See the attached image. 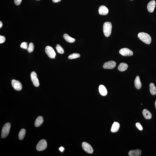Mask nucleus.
I'll use <instances>...</instances> for the list:
<instances>
[{
  "label": "nucleus",
  "instance_id": "nucleus-1",
  "mask_svg": "<svg viewBox=\"0 0 156 156\" xmlns=\"http://www.w3.org/2000/svg\"><path fill=\"white\" fill-rule=\"evenodd\" d=\"M138 36L140 40L146 44H150L151 43V38L149 34L145 32H140L138 34Z\"/></svg>",
  "mask_w": 156,
  "mask_h": 156
},
{
  "label": "nucleus",
  "instance_id": "nucleus-2",
  "mask_svg": "<svg viewBox=\"0 0 156 156\" xmlns=\"http://www.w3.org/2000/svg\"><path fill=\"white\" fill-rule=\"evenodd\" d=\"M112 24L109 22L104 23L103 25V32L105 36L108 37L110 36L111 33Z\"/></svg>",
  "mask_w": 156,
  "mask_h": 156
},
{
  "label": "nucleus",
  "instance_id": "nucleus-3",
  "mask_svg": "<svg viewBox=\"0 0 156 156\" xmlns=\"http://www.w3.org/2000/svg\"><path fill=\"white\" fill-rule=\"evenodd\" d=\"M11 127V125L9 123L5 124L2 129L1 137L4 138L7 136L9 133Z\"/></svg>",
  "mask_w": 156,
  "mask_h": 156
},
{
  "label": "nucleus",
  "instance_id": "nucleus-4",
  "mask_svg": "<svg viewBox=\"0 0 156 156\" xmlns=\"http://www.w3.org/2000/svg\"><path fill=\"white\" fill-rule=\"evenodd\" d=\"M45 52L49 58H55L56 53L52 47L50 46H47L45 48Z\"/></svg>",
  "mask_w": 156,
  "mask_h": 156
},
{
  "label": "nucleus",
  "instance_id": "nucleus-5",
  "mask_svg": "<svg viewBox=\"0 0 156 156\" xmlns=\"http://www.w3.org/2000/svg\"><path fill=\"white\" fill-rule=\"evenodd\" d=\"M47 147V143L46 140L42 139L40 141L37 145L36 149L39 151H42L46 149Z\"/></svg>",
  "mask_w": 156,
  "mask_h": 156
},
{
  "label": "nucleus",
  "instance_id": "nucleus-6",
  "mask_svg": "<svg viewBox=\"0 0 156 156\" xmlns=\"http://www.w3.org/2000/svg\"><path fill=\"white\" fill-rule=\"evenodd\" d=\"M82 147L83 150L88 154H92L94 152V150L92 146L88 143L85 142L82 143Z\"/></svg>",
  "mask_w": 156,
  "mask_h": 156
},
{
  "label": "nucleus",
  "instance_id": "nucleus-7",
  "mask_svg": "<svg viewBox=\"0 0 156 156\" xmlns=\"http://www.w3.org/2000/svg\"><path fill=\"white\" fill-rule=\"evenodd\" d=\"M31 78L34 85L36 87H39V80L37 77V75L35 72H33L31 73Z\"/></svg>",
  "mask_w": 156,
  "mask_h": 156
},
{
  "label": "nucleus",
  "instance_id": "nucleus-8",
  "mask_svg": "<svg viewBox=\"0 0 156 156\" xmlns=\"http://www.w3.org/2000/svg\"><path fill=\"white\" fill-rule=\"evenodd\" d=\"M120 54L125 57H130L133 54V52L130 49L127 48L121 49L119 51Z\"/></svg>",
  "mask_w": 156,
  "mask_h": 156
},
{
  "label": "nucleus",
  "instance_id": "nucleus-9",
  "mask_svg": "<svg viewBox=\"0 0 156 156\" xmlns=\"http://www.w3.org/2000/svg\"><path fill=\"white\" fill-rule=\"evenodd\" d=\"M11 84L12 87L16 91H20L22 88V85L20 82L18 81L15 80H12Z\"/></svg>",
  "mask_w": 156,
  "mask_h": 156
},
{
  "label": "nucleus",
  "instance_id": "nucleus-10",
  "mask_svg": "<svg viewBox=\"0 0 156 156\" xmlns=\"http://www.w3.org/2000/svg\"><path fill=\"white\" fill-rule=\"evenodd\" d=\"M116 65L115 62L111 61L105 63L104 64L103 67L105 69H113L115 68Z\"/></svg>",
  "mask_w": 156,
  "mask_h": 156
},
{
  "label": "nucleus",
  "instance_id": "nucleus-11",
  "mask_svg": "<svg viewBox=\"0 0 156 156\" xmlns=\"http://www.w3.org/2000/svg\"><path fill=\"white\" fill-rule=\"evenodd\" d=\"M98 11L99 14L103 16H106L107 15L109 12V9L106 6L103 5L100 7Z\"/></svg>",
  "mask_w": 156,
  "mask_h": 156
},
{
  "label": "nucleus",
  "instance_id": "nucleus-12",
  "mask_svg": "<svg viewBox=\"0 0 156 156\" xmlns=\"http://www.w3.org/2000/svg\"><path fill=\"white\" fill-rule=\"evenodd\" d=\"M156 4L155 1L154 0H152L147 5V9L149 12L151 13L154 12Z\"/></svg>",
  "mask_w": 156,
  "mask_h": 156
},
{
  "label": "nucleus",
  "instance_id": "nucleus-13",
  "mask_svg": "<svg viewBox=\"0 0 156 156\" xmlns=\"http://www.w3.org/2000/svg\"><path fill=\"white\" fill-rule=\"evenodd\" d=\"M141 151L140 150H131L128 153V155L130 156H141Z\"/></svg>",
  "mask_w": 156,
  "mask_h": 156
},
{
  "label": "nucleus",
  "instance_id": "nucleus-14",
  "mask_svg": "<svg viewBox=\"0 0 156 156\" xmlns=\"http://www.w3.org/2000/svg\"><path fill=\"white\" fill-rule=\"evenodd\" d=\"M100 94L103 96H105L107 94V91L106 88L102 85H100L99 88Z\"/></svg>",
  "mask_w": 156,
  "mask_h": 156
},
{
  "label": "nucleus",
  "instance_id": "nucleus-15",
  "mask_svg": "<svg viewBox=\"0 0 156 156\" xmlns=\"http://www.w3.org/2000/svg\"><path fill=\"white\" fill-rule=\"evenodd\" d=\"M135 87L138 89H140L141 88L142 84L141 82L139 77L136 76L135 81Z\"/></svg>",
  "mask_w": 156,
  "mask_h": 156
},
{
  "label": "nucleus",
  "instance_id": "nucleus-16",
  "mask_svg": "<svg viewBox=\"0 0 156 156\" xmlns=\"http://www.w3.org/2000/svg\"><path fill=\"white\" fill-rule=\"evenodd\" d=\"M143 114L145 118L147 120H150L151 118V113L147 109H145L143 110Z\"/></svg>",
  "mask_w": 156,
  "mask_h": 156
},
{
  "label": "nucleus",
  "instance_id": "nucleus-17",
  "mask_svg": "<svg viewBox=\"0 0 156 156\" xmlns=\"http://www.w3.org/2000/svg\"><path fill=\"white\" fill-rule=\"evenodd\" d=\"M120 125L118 123L114 122L112 125L111 131L112 132H116L119 130Z\"/></svg>",
  "mask_w": 156,
  "mask_h": 156
},
{
  "label": "nucleus",
  "instance_id": "nucleus-18",
  "mask_svg": "<svg viewBox=\"0 0 156 156\" xmlns=\"http://www.w3.org/2000/svg\"><path fill=\"white\" fill-rule=\"evenodd\" d=\"M43 122V117L42 116H39L37 118L36 120L35 125V127H39L41 126Z\"/></svg>",
  "mask_w": 156,
  "mask_h": 156
},
{
  "label": "nucleus",
  "instance_id": "nucleus-19",
  "mask_svg": "<svg viewBox=\"0 0 156 156\" xmlns=\"http://www.w3.org/2000/svg\"><path fill=\"white\" fill-rule=\"evenodd\" d=\"M128 65L127 64L124 63H121L119 65L118 69L120 72H124L126 70L128 69Z\"/></svg>",
  "mask_w": 156,
  "mask_h": 156
},
{
  "label": "nucleus",
  "instance_id": "nucleus-20",
  "mask_svg": "<svg viewBox=\"0 0 156 156\" xmlns=\"http://www.w3.org/2000/svg\"><path fill=\"white\" fill-rule=\"evenodd\" d=\"M63 37L64 39L67 42L69 43H73L75 41V39L74 38L71 37L67 34H64L63 35Z\"/></svg>",
  "mask_w": 156,
  "mask_h": 156
},
{
  "label": "nucleus",
  "instance_id": "nucleus-21",
  "mask_svg": "<svg viewBox=\"0 0 156 156\" xmlns=\"http://www.w3.org/2000/svg\"><path fill=\"white\" fill-rule=\"evenodd\" d=\"M150 91L152 95H154L156 94V88L154 83H151L150 86Z\"/></svg>",
  "mask_w": 156,
  "mask_h": 156
},
{
  "label": "nucleus",
  "instance_id": "nucleus-22",
  "mask_svg": "<svg viewBox=\"0 0 156 156\" xmlns=\"http://www.w3.org/2000/svg\"><path fill=\"white\" fill-rule=\"evenodd\" d=\"M26 130L22 129L20 131L19 134V138L20 140H22L24 139L26 134Z\"/></svg>",
  "mask_w": 156,
  "mask_h": 156
},
{
  "label": "nucleus",
  "instance_id": "nucleus-23",
  "mask_svg": "<svg viewBox=\"0 0 156 156\" xmlns=\"http://www.w3.org/2000/svg\"><path fill=\"white\" fill-rule=\"evenodd\" d=\"M80 55L78 53H73L71 54L68 57V58L69 59H75L79 58L80 57Z\"/></svg>",
  "mask_w": 156,
  "mask_h": 156
},
{
  "label": "nucleus",
  "instance_id": "nucleus-24",
  "mask_svg": "<svg viewBox=\"0 0 156 156\" xmlns=\"http://www.w3.org/2000/svg\"><path fill=\"white\" fill-rule=\"evenodd\" d=\"M56 49L58 53L61 54H64V49L59 44L57 45Z\"/></svg>",
  "mask_w": 156,
  "mask_h": 156
},
{
  "label": "nucleus",
  "instance_id": "nucleus-25",
  "mask_svg": "<svg viewBox=\"0 0 156 156\" xmlns=\"http://www.w3.org/2000/svg\"><path fill=\"white\" fill-rule=\"evenodd\" d=\"M34 48V46L33 44L32 43H30L27 49L28 52L31 53L33 51Z\"/></svg>",
  "mask_w": 156,
  "mask_h": 156
},
{
  "label": "nucleus",
  "instance_id": "nucleus-26",
  "mask_svg": "<svg viewBox=\"0 0 156 156\" xmlns=\"http://www.w3.org/2000/svg\"><path fill=\"white\" fill-rule=\"evenodd\" d=\"M20 47L25 50H27L28 48V45L27 44V42H23L21 45Z\"/></svg>",
  "mask_w": 156,
  "mask_h": 156
},
{
  "label": "nucleus",
  "instance_id": "nucleus-27",
  "mask_svg": "<svg viewBox=\"0 0 156 156\" xmlns=\"http://www.w3.org/2000/svg\"><path fill=\"white\" fill-rule=\"evenodd\" d=\"M136 126L140 130L142 131L143 130V127L139 123H137L136 124Z\"/></svg>",
  "mask_w": 156,
  "mask_h": 156
},
{
  "label": "nucleus",
  "instance_id": "nucleus-28",
  "mask_svg": "<svg viewBox=\"0 0 156 156\" xmlns=\"http://www.w3.org/2000/svg\"><path fill=\"white\" fill-rule=\"evenodd\" d=\"M6 39L5 36H0V44H2L5 42Z\"/></svg>",
  "mask_w": 156,
  "mask_h": 156
},
{
  "label": "nucleus",
  "instance_id": "nucleus-29",
  "mask_svg": "<svg viewBox=\"0 0 156 156\" xmlns=\"http://www.w3.org/2000/svg\"><path fill=\"white\" fill-rule=\"evenodd\" d=\"M22 0H14L15 3L17 6L20 5Z\"/></svg>",
  "mask_w": 156,
  "mask_h": 156
},
{
  "label": "nucleus",
  "instance_id": "nucleus-30",
  "mask_svg": "<svg viewBox=\"0 0 156 156\" xmlns=\"http://www.w3.org/2000/svg\"><path fill=\"white\" fill-rule=\"evenodd\" d=\"M61 0H52L53 2L54 3H57L60 2Z\"/></svg>",
  "mask_w": 156,
  "mask_h": 156
},
{
  "label": "nucleus",
  "instance_id": "nucleus-31",
  "mask_svg": "<svg viewBox=\"0 0 156 156\" xmlns=\"http://www.w3.org/2000/svg\"><path fill=\"white\" fill-rule=\"evenodd\" d=\"M59 150L60 151H61V152H62L64 150V148L63 147H61L60 148H59Z\"/></svg>",
  "mask_w": 156,
  "mask_h": 156
},
{
  "label": "nucleus",
  "instance_id": "nucleus-32",
  "mask_svg": "<svg viewBox=\"0 0 156 156\" xmlns=\"http://www.w3.org/2000/svg\"><path fill=\"white\" fill-rule=\"evenodd\" d=\"M3 24L2 22L0 21V28H1Z\"/></svg>",
  "mask_w": 156,
  "mask_h": 156
},
{
  "label": "nucleus",
  "instance_id": "nucleus-33",
  "mask_svg": "<svg viewBox=\"0 0 156 156\" xmlns=\"http://www.w3.org/2000/svg\"><path fill=\"white\" fill-rule=\"evenodd\" d=\"M155 106L156 107V100L155 101Z\"/></svg>",
  "mask_w": 156,
  "mask_h": 156
},
{
  "label": "nucleus",
  "instance_id": "nucleus-34",
  "mask_svg": "<svg viewBox=\"0 0 156 156\" xmlns=\"http://www.w3.org/2000/svg\"><path fill=\"white\" fill-rule=\"evenodd\" d=\"M36 0L39 1V0Z\"/></svg>",
  "mask_w": 156,
  "mask_h": 156
},
{
  "label": "nucleus",
  "instance_id": "nucleus-35",
  "mask_svg": "<svg viewBox=\"0 0 156 156\" xmlns=\"http://www.w3.org/2000/svg\"></svg>",
  "mask_w": 156,
  "mask_h": 156
}]
</instances>
